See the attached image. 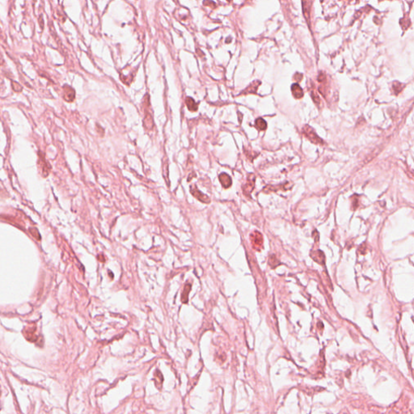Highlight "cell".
<instances>
[{
    "mask_svg": "<svg viewBox=\"0 0 414 414\" xmlns=\"http://www.w3.org/2000/svg\"><path fill=\"white\" fill-rule=\"evenodd\" d=\"M302 130H303V135L305 136L307 139H309L311 142L315 144H319V145H323L324 143V142L317 135V133H315V130L310 125H305L303 127Z\"/></svg>",
    "mask_w": 414,
    "mask_h": 414,
    "instance_id": "6da1fadb",
    "label": "cell"
},
{
    "mask_svg": "<svg viewBox=\"0 0 414 414\" xmlns=\"http://www.w3.org/2000/svg\"><path fill=\"white\" fill-rule=\"evenodd\" d=\"M190 193H191L193 196L195 197L198 200L203 202V203L209 204L210 202V198H209L207 195H206V194H204L203 193L201 192L200 190L197 188V186L195 185V184L191 185V187H190Z\"/></svg>",
    "mask_w": 414,
    "mask_h": 414,
    "instance_id": "7a4b0ae2",
    "label": "cell"
},
{
    "mask_svg": "<svg viewBox=\"0 0 414 414\" xmlns=\"http://www.w3.org/2000/svg\"><path fill=\"white\" fill-rule=\"evenodd\" d=\"M261 81L259 80H255L253 81V83H251L250 85H249V87L245 88L242 92L240 93V95H248V94H251V93H257V88L258 87L261 85Z\"/></svg>",
    "mask_w": 414,
    "mask_h": 414,
    "instance_id": "3957f363",
    "label": "cell"
},
{
    "mask_svg": "<svg viewBox=\"0 0 414 414\" xmlns=\"http://www.w3.org/2000/svg\"><path fill=\"white\" fill-rule=\"evenodd\" d=\"M218 179H219V181L221 182V184H222V187L225 188H228L229 187H230L231 184H232V181H231V178L230 177L229 175H227L226 173H221L219 176H218Z\"/></svg>",
    "mask_w": 414,
    "mask_h": 414,
    "instance_id": "277c9868",
    "label": "cell"
},
{
    "mask_svg": "<svg viewBox=\"0 0 414 414\" xmlns=\"http://www.w3.org/2000/svg\"><path fill=\"white\" fill-rule=\"evenodd\" d=\"M63 89H64V99L66 100L71 102V101H72L73 100L75 99V92L72 87L66 85V86L63 87Z\"/></svg>",
    "mask_w": 414,
    "mask_h": 414,
    "instance_id": "5b68a950",
    "label": "cell"
},
{
    "mask_svg": "<svg viewBox=\"0 0 414 414\" xmlns=\"http://www.w3.org/2000/svg\"><path fill=\"white\" fill-rule=\"evenodd\" d=\"M291 91H292V94H293L294 97L296 98V99H300V98L303 96V89L301 88V87L298 83H294L291 86Z\"/></svg>",
    "mask_w": 414,
    "mask_h": 414,
    "instance_id": "8992f818",
    "label": "cell"
},
{
    "mask_svg": "<svg viewBox=\"0 0 414 414\" xmlns=\"http://www.w3.org/2000/svg\"><path fill=\"white\" fill-rule=\"evenodd\" d=\"M254 181H255V176L253 174H250V176H249V180H248V182H247V184L244 186V193H247V192H251V190L253 189V187H254Z\"/></svg>",
    "mask_w": 414,
    "mask_h": 414,
    "instance_id": "52a82bcc",
    "label": "cell"
},
{
    "mask_svg": "<svg viewBox=\"0 0 414 414\" xmlns=\"http://www.w3.org/2000/svg\"><path fill=\"white\" fill-rule=\"evenodd\" d=\"M191 287H192V285H191L190 283H187V284L184 286V291L182 292V295H181V302L183 303H188V294H189L190 291H191Z\"/></svg>",
    "mask_w": 414,
    "mask_h": 414,
    "instance_id": "ba28073f",
    "label": "cell"
},
{
    "mask_svg": "<svg viewBox=\"0 0 414 414\" xmlns=\"http://www.w3.org/2000/svg\"><path fill=\"white\" fill-rule=\"evenodd\" d=\"M303 4V15L305 16L306 20H307V23H309V20H310V8H311V2H309V1H303L302 2Z\"/></svg>",
    "mask_w": 414,
    "mask_h": 414,
    "instance_id": "9c48e42d",
    "label": "cell"
},
{
    "mask_svg": "<svg viewBox=\"0 0 414 414\" xmlns=\"http://www.w3.org/2000/svg\"><path fill=\"white\" fill-rule=\"evenodd\" d=\"M185 103L186 105H187V107L188 109H189V111L192 112H196L198 109V105L195 102L193 98L191 97H186L185 99Z\"/></svg>",
    "mask_w": 414,
    "mask_h": 414,
    "instance_id": "30bf717a",
    "label": "cell"
},
{
    "mask_svg": "<svg viewBox=\"0 0 414 414\" xmlns=\"http://www.w3.org/2000/svg\"><path fill=\"white\" fill-rule=\"evenodd\" d=\"M255 125H256V127L259 129V130H265L267 128V123L266 121L265 120L261 118V117H259L256 120V122H255Z\"/></svg>",
    "mask_w": 414,
    "mask_h": 414,
    "instance_id": "8fae6325",
    "label": "cell"
},
{
    "mask_svg": "<svg viewBox=\"0 0 414 414\" xmlns=\"http://www.w3.org/2000/svg\"><path fill=\"white\" fill-rule=\"evenodd\" d=\"M404 85L403 84V83H400V82H394L393 84H392L393 91H394V93L396 95H398L399 93L402 91V89L404 88Z\"/></svg>",
    "mask_w": 414,
    "mask_h": 414,
    "instance_id": "7c38bea8",
    "label": "cell"
},
{
    "mask_svg": "<svg viewBox=\"0 0 414 414\" xmlns=\"http://www.w3.org/2000/svg\"><path fill=\"white\" fill-rule=\"evenodd\" d=\"M311 98H312V100H313L314 102H315V105H320V99H319V95H317V93L315 92V91H311Z\"/></svg>",
    "mask_w": 414,
    "mask_h": 414,
    "instance_id": "4fadbf2b",
    "label": "cell"
},
{
    "mask_svg": "<svg viewBox=\"0 0 414 414\" xmlns=\"http://www.w3.org/2000/svg\"><path fill=\"white\" fill-rule=\"evenodd\" d=\"M302 78H303V75H302V74H299V73H296V74L295 75V76H294V79H295V80L298 81V82L301 81Z\"/></svg>",
    "mask_w": 414,
    "mask_h": 414,
    "instance_id": "5bb4252c",
    "label": "cell"
}]
</instances>
